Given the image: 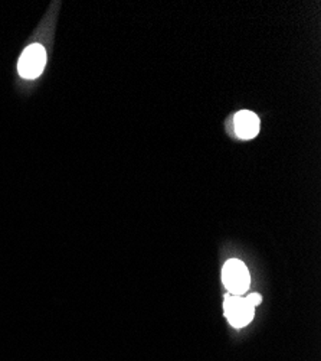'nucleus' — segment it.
I'll return each mask as SVG.
<instances>
[{"mask_svg":"<svg viewBox=\"0 0 321 361\" xmlns=\"http://www.w3.org/2000/svg\"><path fill=\"white\" fill-rule=\"evenodd\" d=\"M224 309L229 324L235 328H242L250 324L255 314V308L246 300V298L230 294L225 298Z\"/></svg>","mask_w":321,"mask_h":361,"instance_id":"nucleus-3","label":"nucleus"},{"mask_svg":"<svg viewBox=\"0 0 321 361\" xmlns=\"http://www.w3.org/2000/svg\"><path fill=\"white\" fill-rule=\"evenodd\" d=\"M233 124H235V132L241 139H254L259 132V119L252 111H238L233 118Z\"/></svg>","mask_w":321,"mask_h":361,"instance_id":"nucleus-4","label":"nucleus"},{"mask_svg":"<svg viewBox=\"0 0 321 361\" xmlns=\"http://www.w3.org/2000/svg\"><path fill=\"white\" fill-rule=\"evenodd\" d=\"M222 281L230 295L241 296L250 287V272L241 260L230 259L222 269Z\"/></svg>","mask_w":321,"mask_h":361,"instance_id":"nucleus-1","label":"nucleus"},{"mask_svg":"<svg viewBox=\"0 0 321 361\" xmlns=\"http://www.w3.org/2000/svg\"><path fill=\"white\" fill-rule=\"evenodd\" d=\"M47 64V51L39 43L29 45L21 55L18 63V71L23 78H38Z\"/></svg>","mask_w":321,"mask_h":361,"instance_id":"nucleus-2","label":"nucleus"},{"mask_svg":"<svg viewBox=\"0 0 321 361\" xmlns=\"http://www.w3.org/2000/svg\"><path fill=\"white\" fill-rule=\"evenodd\" d=\"M245 298H246L248 302L251 303V305H252L254 308H257V307L259 305V303L262 302V296H261L259 294H250V295L245 296Z\"/></svg>","mask_w":321,"mask_h":361,"instance_id":"nucleus-5","label":"nucleus"}]
</instances>
